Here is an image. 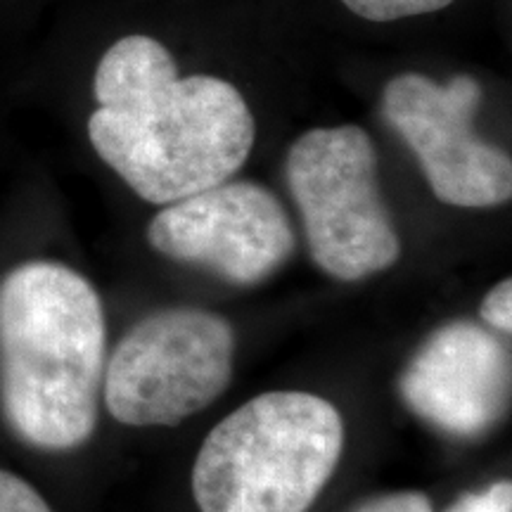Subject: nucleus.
Instances as JSON below:
<instances>
[{
  "instance_id": "0eeeda50",
  "label": "nucleus",
  "mask_w": 512,
  "mask_h": 512,
  "mask_svg": "<svg viewBox=\"0 0 512 512\" xmlns=\"http://www.w3.org/2000/svg\"><path fill=\"white\" fill-rule=\"evenodd\" d=\"M162 256L207 268L233 285H256L290 259L294 233L278 197L252 181H223L166 204L147 226Z\"/></svg>"
},
{
  "instance_id": "ddd939ff",
  "label": "nucleus",
  "mask_w": 512,
  "mask_h": 512,
  "mask_svg": "<svg viewBox=\"0 0 512 512\" xmlns=\"http://www.w3.org/2000/svg\"><path fill=\"white\" fill-rule=\"evenodd\" d=\"M354 512H432V503L418 491H401V494L373 498Z\"/></svg>"
},
{
  "instance_id": "6e6552de",
  "label": "nucleus",
  "mask_w": 512,
  "mask_h": 512,
  "mask_svg": "<svg viewBox=\"0 0 512 512\" xmlns=\"http://www.w3.org/2000/svg\"><path fill=\"white\" fill-rule=\"evenodd\" d=\"M399 389L406 406L441 432L482 437L508 408L510 356L489 330L458 320L422 344Z\"/></svg>"
},
{
  "instance_id": "9b49d317",
  "label": "nucleus",
  "mask_w": 512,
  "mask_h": 512,
  "mask_svg": "<svg viewBox=\"0 0 512 512\" xmlns=\"http://www.w3.org/2000/svg\"><path fill=\"white\" fill-rule=\"evenodd\" d=\"M446 512H512V484L496 482L477 494H465Z\"/></svg>"
},
{
  "instance_id": "39448f33",
  "label": "nucleus",
  "mask_w": 512,
  "mask_h": 512,
  "mask_svg": "<svg viewBox=\"0 0 512 512\" xmlns=\"http://www.w3.org/2000/svg\"><path fill=\"white\" fill-rule=\"evenodd\" d=\"M235 332L202 309L147 316L121 339L105 370V403L128 427H171L204 411L233 377Z\"/></svg>"
},
{
  "instance_id": "7ed1b4c3",
  "label": "nucleus",
  "mask_w": 512,
  "mask_h": 512,
  "mask_svg": "<svg viewBox=\"0 0 512 512\" xmlns=\"http://www.w3.org/2000/svg\"><path fill=\"white\" fill-rule=\"evenodd\" d=\"M342 415L306 392H268L223 418L197 453L202 512H306L335 472Z\"/></svg>"
},
{
  "instance_id": "f8f14e48",
  "label": "nucleus",
  "mask_w": 512,
  "mask_h": 512,
  "mask_svg": "<svg viewBox=\"0 0 512 512\" xmlns=\"http://www.w3.org/2000/svg\"><path fill=\"white\" fill-rule=\"evenodd\" d=\"M482 318L491 328L510 332L512 330V283L503 280L494 290L489 292V297L482 304Z\"/></svg>"
},
{
  "instance_id": "20e7f679",
  "label": "nucleus",
  "mask_w": 512,
  "mask_h": 512,
  "mask_svg": "<svg viewBox=\"0 0 512 512\" xmlns=\"http://www.w3.org/2000/svg\"><path fill=\"white\" fill-rule=\"evenodd\" d=\"M287 183L313 261L344 283L392 268L401 256L377 183V152L361 126L306 131L287 155Z\"/></svg>"
},
{
  "instance_id": "423d86ee",
  "label": "nucleus",
  "mask_w": 512,
  "mask_h": 512,
  "mask_svg": "<svg viewBox=\"0 0 512 512\" xmlns=\"http://www.w3.org/2000/svg\"><path fill=\"white\" fill-rule=\"evenodd\" d=\"M482 98V83L467 74L441 86L406 72L382 93L387 124L418 157L437 200L451 207L486 209L512 197L510 157L472 131Z\"/></svg>"
},
{
  "instance_id": "f257e3e1",
  "label": "nucleus",
  "mask_w": 512,
  "mask_h": 512,
  "mask_svg": "<svg viewBox=\"0 0 512 512\" xmlns=\"http://www.w3.org/2000/svg\"><path fill=\"white\" fill-rule=\"evenodd\" d=\"M98 110L88 138L98 157L150 204H174L228 181L254 147L242 93L219 76L181 79L152 36H124L100 57Z\"/></svg>"
},
{
  "instance_id": "1a4fd4ad",
  "label": "nucleus",
  "mask_w": 512,
  "mask_h": 512,
  "mask_svg": "<svg viewBox=\"0 0 512 512\" xmlns=\"http://www.w3.org/2000/svg\"><path fill=\"white\" fill-rule=\"evenodd\" d=\"M456 0H342V5L368 22H396V19L432 15Z\"/></svg>"
},
{
  "instance_id": "9d476101",
  "label": "nucleus",
  "mask_w": 512,
  "mask_h": 512,
  "mask_svg": "<svg viewBox=\"0 0 512 512\" xmlns=\"http://www.w3.org/2000/svg\"><path fill=\"white\" fill-rule=\"evenodd\" d=\"M0 512H53L38 491L22 477L0 470Z\"/></svg>"
},
{
  "instance_id": "f03ea898",
  "label": "nucleus",
  "mask_w": 512,
  "mask_h": 512,
  "mask_svg": "<svg viewBox=\"0 0 512 512\" xmlns=\"http://www.w3.org/2000/svg\"><path fill=\"white\" fill-rule=\"evenodd\" d=\"M105 342L98 292L74 268L29 261L0 280V406L19 439L43 451L91 439Z\"/></svg>"
}]
</instances>
